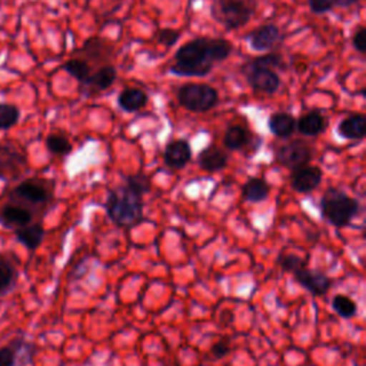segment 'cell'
I'll return each instance as SVG.
<instances>
[{"label":"cell","mask_w":366,"mask_h":366,"mask_svg":"<svg viewBox=\"0 0 366 366\" xmlns=\"http://www.w3.org/2000/svg\"><path fill=\"white\" fill-rule=\"evenodd\" d=\"M232 43L222 37H196L174 53L170 73L179 77H204L232 53Z\"/></svg>","instance_id":"6da1fadb"},{"label":"cell","mask_w":366,"mask_h":366,"mask_svg":"<svg viewBox=\"0 0 366 366\" xmlns=\"http://www.w3.org/2000/svg\"><path fill=\"white\" fill-rule=\"evenodd\" d=\"M104 209L116 226L132 229L143 220V194L124 183L109 192Z\"/></svg>","instance_id":"7a4b0ae2"},{"label":"cell","mask_w":366,"mask_h":366,"mask_svg":"<svg viewBox=\"0 0 366 366\" xmlns=\"http://www.w3.org/2000/svg\"><path fill=\"white\" fill-rule=\"evenodd\" d=\"M359 212V202L345 190L329 187L320 199L322 217L336 227L347 226Z\"/></svg>","instance_id":"3957f363"},{"label":"cell","mask_w":366,"mask_h":366,"mask_svg":"<svg viewBox=\"0 0 366 366\" xmlns=\"http://www.w3.org/2000/svg\"><path fill=\"white\" fill-rule=\"evenodd\" d=\"M257 0H213L210 14L226 30H237L253 17Z\"/></svg>","instance_id":"277c9868"},{"label":"cell","mask_w":366,"mask_h":366,"mask_svg":"<svg viewBox=\"0 0 366 366\" xmlns=\"http://www.w3.org/2000/svg\"><path fill=\"white\" fill-rule=\"evenodd\" d=\"M10 202L26 206L34 214L44 210L53 199V183L44 179L31 177L21 180L16 187L9 192Z\"/></svg>","instance_id":"5b68a950"},{"label":"cell","mask_w":366,"mask_h":366,"mask_svg":"<svg viewBox=\"0 0 366 366\" xmlns=\"http://www.w3.org/2000/svg\"><path fill=\"white\" fill-rule=\"evenodd\" d=\"M177 100L182 107L193 113H204L219 103V93L204 83H187L179 87Z\"/></svg>","instance_id":"8992f818"},{"label":"cell","mask_w":366,"mask_h":366,"mask_svg":"<svg viewBox=\"0 0 366 366\" xmlns=\"http://www.w3.org/2000/svg\"><path fill=\"white\" fill-rule=\"evenodd\" d=\"M240 73L244 76L247 84L256 92L273 94L280 87V77L277 71L260 64L254 57L240 66Z\"/></svg>","instance_id":"52a82bcc"},{"label":"cell","mask_w":366,"mask_h":366,"mask_svg":"<svg viewBox=\"0 0 366 366\" xmlns=\"http://www.w3.org/2000/svg\"><path fill=\"white\" fill-rule=\"evenodd\" d=\"M312 157L313 150L305 140H290L279 146L274 152L276 163L290 170L309 164Z\"/></svg>","instance_id":"ba28073f"},{"label":"cell","mask_w":366,"mask_h":366,"mask_svg":"<svg viewBox=\"0 0 366 366\" xmlns=\"http://www.w3.org/2000/svg\"><path fill=\"white\" fill-rule=\"evenodd\" d=\"M27 172V157L11 143L0 144V179L16 180Z\"/></svg>","instance_id":"9c48e42d"},{"label":"cell","mask_w":366,"mask_h":366,"mask_svg":"<svg viewBox=\"0 0 366 366\" xmlns=\"http://www.w3.org/2000/svg\"><path fill=\"white\" fill-rule=\"evenodd\" d=\"M116 77H117V69L113 64L107 63V64L99 66L89 74V77L84 81L79 83V92L86 97L99 94L107 90L114 83Z\"/></svg>","instance_id":"30bf717a"},{"label":"cell","mask_w":366,"mask_h":366,"mask_svg":"<svg viewBox=\"0 0 366 366\" xmlns=\"http://www.w3.org/2000/svg\"><path fill=\"white\" fill-rule=\"evenodd\" d=\"M292 274L295 280L307 292H310L313 296L326 295L332 286V279L326 273L320 270L309 269L307 264L296 269L295 272H292Z\"/></svg>","instance_id":"8fae6325"},{"label":"cell","mask_w":366,"mask_h":366,"mask_svg":"<svg viewBox=\"0 0 366 366\" xmlns=\"http://www.w3.org/2000/svg\"><path fill=\"white\" fill-rule=\"evenodd\" d=\"M282 40L283 34L280 29L273 23L259 26L247 34V41L256 51H269L274 49Z\"/></svg>","instance_id":"7c38bea8"},{"label":"cell","mask_w":366,"mask_h":366,"mask_svg":"<svg viewBox=\"0 0 366 366\" xmlns=\"http://www.w3.org/2000/svg\"><path fill=\"white\" fill-rule=\"evenodd\" d=\"M323 172L317 166H302L290 173V186L297 193H310L322 182Z\"/></svg>","instance_id":"4fadbf2b"},{"label":"cell","mask_w":366,"mask_h":366,"mask_svg":"<svg viewBox=\"0 0 366 366\" xmlns=\"http://www.w3.org/2000/svg\"><path fill=\"white\" fill-rule=\"evenodd\" d=\"M34 213L23 204L16 202H7L0 207V224L6 229H19L33 222Z\"/></svg>","instance_id":"5bb4252c"},{"label":"cell","mask_w":366,"mask_h":366,"mask_svg":"<svg viewBox=\"0 0 366 366\" xmlns=\"http://www.w3.org/2000/svg\"><path fill=\"white\" fill-rule=\"evenodd\" d=\"M114 53L113 46L102 39V37H90L84 41L83 47L80 49V54L90 66L93 63H100V64H107L109 60L112 59ZM93 67V66H92Z\"/></svg>","instance_id":"9a60e30c"},{"label":"cell","mask_w":366,"mask_h":366,"mask_svg":"<svg viewBox=\"0 0 366 366\" xmlns=\"http://www.w3.org/2000/svg\"><path fill=\"white\" fill-rule=\"evenodd\" d=\"M192 159V147L184 139L169 142L163 152V160L170 169H183Z\"/></svg>","instance_id":"2e32d148"},{"label":"cell","mask_w":366,"mask_h":366,"mask_svg":"<svg viewBox=\"0 0 366 366\" xmlns=\"http://www.w3.org/2000/svg\"><path fill=\"white\" fill-rule=\"evenodd\" d=\"M227 162H229L227 153L223 152L222 149H219L214 144L206 146L197 154V164H199V167L202 170H206V172H210V173L224 169Z\"/></svg>","instance_id":"e0dca14e"},{"label":"cell","mask_w":366,"mask_h":366,"mask_svg":"<svg viewBox=\"0 0 366 366\" xmlns=\"http://www.w3.org/2000/svg\"><path fill=\"white\" fill-rule=\"evenodd\" d=\"M337 134L346 140H362L366 133V117L362 113L342 119L336 127Z\"/></svg>","instance_id":"ac0fdd59"},{"label":"cell","mask_w":366,"mask_h":366,"mask_svg":"<svg viewBox=\"0 0 366 366\" xmlns=\"http://www.w3.org/2000/svg\"><path fill=\"white\" fill-rule=\"evenodd\" d=\"M326 117L319 110H310L296 120V129L303 136H317L326 129Z\"/></svg>","instance_id":"d6986e66"},{"label":"cell","mask_w":366,"mask_h":366,"mask_svg":"<svg viewBox=\"0 0 366 366\" xmlns=\"http://www.w3.org/2000/svg\"><path fill=\"white\" fill-rule=\"evenodd\" d=\"M119 107L126 113H134L147 104V94L137 87H126L117 96Z\"/></svg>","instance_id":"ffe728a7"},{"label":"cell","mask_w":366,"mask_h":366,"mask_svg":"<svg viewBox=\"0 0 366 366\" xmlns=\"http://www.w3.org/2000/svg\"><path fill=\"white\" fill-rule=\"evenodd\" d=\"M267 127L272 134L280 139L290 137L296 130V119L286 112L272 113L267 120Z\"/></svg>","instance_id":"44dd1931"},{"label":"cell","mask_w":366,"mask_h":366,"mask_svg":"<svg viewBox=\"0 0 366 366\" xmlns=\"http://www.w3.org/2000/svg\"><path fill=\"white\" fill-rule=\"evenodd\" d=\"M16 239L29 250H36L44 239V227L40 222H31L14 230Z\"/></svg>","instance_id":"7402d4cb"},{"label":"cell","mask_w":366,"mask_h":366,"mask_svg":"<svg viewBox=\"0 0 366 366\" xmlns=\"http://www.w3.org/2000/svg\"><path fill=\"white\" fill-rule=\"evenodd\" d=\"M270 186L264 177H250L242 186V199L252 203H260L267 199Z\"/></svg>","instance_id":"603a6c76"},{"label":"cell","mask_w":366,"mask_h":366,"mask_svg":"<svg viewBox=\"0 0 366 366\" xmlns=\"http://www.w3.org/2000/svg\"><path fill=\"white\" fill-rule=\"evenodd\" d=\"M250 142V132L242 124H232L226 129L223 144L227 150H240Z\"/></svg>","instance_id":"cb8c5ba5"},{"label":"cell","mask_w":366,"mask_h":366,"mask_svg":"<svg viewBox=\"0 0 366 366\" xmlns=\"http://www.w3.org/2000/svg\"><path fill=\"white\" fill-rule=\"evenodd\" d=\"M17 272L9 257L0 254V296L9 293L16 286Z\"/></svg>","instance_id":"d4e9b609"},{"label":"cell","mask_w":366,"mask_h":366,"mask_svg":"<svg viewBox=\"0 0 366 366\" xmlns=\"http://www.w3.org/2000/svg\"><path fill=\"white\" fill-rule=\"evenodd\" d=\"M64 71H67L71 77H74L79 83L84 81L89 74L93 71V67L81 57H73V59H69L63 67H61Z\"/></svg>","instance_id":"484cf974"},{"label":"cell","mask_w":366,"mask_h":366,"mask_svg":"<svg viewBox=\"0 0 366 366\" xmlns=\"http://www.w3.org/2000/svg\"><path fill=\"white\" fill-rule=\"evenodd\" d=\"M46 149L56 156H67L71 153L73 146L70 140L59 133H51L46 137Z\"/></svg>","instance_id":"4316f807"},{"label":"cell","mask_w":366,"mask_h":366,"mask_svg":"<svg viewBox=\"0 0 366 366\" xmlns=\"http://www.w3.org/2000/svg\"><path fill=\"white\" fill-rule=\"evenodd\" d=\"M332 307L343 319H350L357 313L356 302L346 295H336L332 299Z\"/></svg>","instance_id":"83f0119b"},{"label":"cell","mask_w":366,"mask_h":366,"mask_svg":"<svg viewBox=\"0 0 366 366\" xmlns=\"http://www.w3.org/2000/svg\"><path fill=\"white\" fill-rule=\"evenodd\" d=\"M20 119V110L14 104L0 103V129L7 130L13 127Z\"/></svg>","instance_id":"f1b7e54d"},{"label":"cell","mask_w":366,"mask_h":366,"mask_svg":"<svg viewBox=\"0 0 366 366\" xmlns=\"http://www.w3.org/2000/svg\"><path fill=\"white\" fill-rule=\"evenodd\" d=\"M124 183L129 184L132 189H134L136 192H139L140 194H146L150 192V186H152V182H150V176L142 173V172H137L134 174H129L126 176L124 179Z\"/></svg>","instance_id":"f546056e"},{"label":"cell","mask_w":366,"mask_h":366,"mask_svg":"<svg viewBox=\"0 0 366 366\" xmlns=\"http://www.w3.org/2000/svg\"><path fill=\"white\" fill-rule=\"evenodd\" d=\"M277 264L285 270V272H295L296 269L307 264V259H303L297 254L293 253H286V254H280L277 259Z\"/></svg>","instance_id":"4dcf8cb0"},{"label":"cell","mask_w":366,"mask_h":366,"mask_svg":"<svg viewBox=\"0 0 366 366\" xmlns=\"http://www.w3.org/2000/svg\"><path fill=\"white\" fill-rule=\"evenodd\" d=\"M254 59L260 64L267 66V67H270L273 70H283L286 67L285 60H283L280 53H266V54H262V56H256Z\"/></svg>","instance_id":"1f68e13d"},{"label":"cell","mask_w":366,"mask_h":366,"mask_svg":"<svg viewBox=\"0 0 366 366\" xmlns=\"http://www.w3.org/2000/svg\"><path fill=\"white\" fill-rule=\"evenodd\" d=\"M180 39V33L174 29H162L159 33H157V40L160 44L166 46V47H170V46H174L177 43V40Z\"/></svg>","instance_id":"d6a6232c"},{"label":"cell","mask_w":366,"mask_h":366,"mask_svg":"<svg viewBox=\"0 0 366 366\" xmlns=\"http://www.w3.org/2000/svg\"><path fill=\"white\" fill-rule=\"evenodd\" d=\"M352 46L357 53L365 54V51H366V29L363 26L357 27V30L353 33Z\"/></svg>","instance_id":"836d02e7"},{"label":"cell","mask_w":366,"mask_h":366,"mask_svg":"<svg viewBox=\"0 0 366 366\" xmlns=\"http://www.w3.org/2000/svg\"><path fill=\"white\" fill-rule=\"evenodd\" d=\"M335 7L333 0H309V9L315 14H325Z\"/></svg>","instance_id":"e575fe53"},{"label":"cell","mask_w":366,"mask_h":366,"mask_svg":"<svg viewBox=\"0 0 366 366\" xmlns=\"http://www.w3.org/2000/svg\"><path fill=\"white\" fill-rule=\"evenodd\" d=\"M17 359L11 346L0 347V366H16Z\"/></svg>","instance_id":"d590c367"},{"label":"cell","mask_w":366,"mask_h":366,"mask_svg":"<svg viewBox=\"0 0 366 366\" xmlns=\"http://www.w3.org/2000/svg\"><path fill=\"white\" fill-rule=\"evenodd\" d=\"M230 352V343L226 339H220L216 343H213L210 353L216 357V359H222L224 357L227 353Z\"/></svg>","instance_id":"8d00e7d4"},{"label":"cell","mask_w":366,"mask_h":366,"mask_svg":"<svg viewBox=\"0 0 366 366\" xmlns=\"http://www.w3.org/2000/svg\"><path fill=\"white\" fill-rule=\"evenodd\" d=\"M360 0H333L335 3V7H342V9H346V7H350L356 3H359Z\"/></svg>","instance_id":"74e56055"}]
</instances>
